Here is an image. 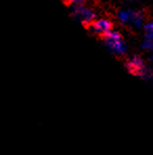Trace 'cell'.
<instances>
[{
	"instance_id": "obj_1",
	"label": "cell",
	"mask_w": 153,
	"mask_h": 155,
	"mask_svg": "<svg viewBox=\"0 0 153 155\" xmlns=\"http://www.w3.org/2000/svg\"><path fill=\"white\" fill-rule=\"evenodd\" d=\"M104 43L107 51L115 56L124 54L127 51V45L123 40V37L115 31H111L104 36Z\"/></svg>"
},
{
	"instance_id": "obj_2",
	"label": "cell",
	"mask_w": 153,
	"mask_h": 155,
	"mask_svg": "<svg viewBox=\"0 0 153 155\" xmlns=\"http://www.w3.org/2000/svg\"><path fill=\"white\" fill-rule=\"evenodd\" d=\"M70 16L75 21L85 24V25H90L97 19V15H95V11L85 6V4L70 8Z\"/></svg>"
},
{
	"instance_id": "obj_3",
	"label": "cell",
	"mask_w": 153,
	"mask_h": 155,
	"mask_svg": "<svg viewBox=\"0 0 153 155\" xmlns=\"http://www.w3.org/2000/svg\"><path fill=\"white\" fill-rule=\"evenodd\" d=\"M126 68L129 72L140 77H143L148 70V67L146 66L144 60L138 56H133L132 58H130L126 63Z\"/></svg>"
},
{
	"instance_id": "obj_4",
	"label": "cell",
	"mask_w": 153,
	"mask_h": 155,
	"mask_svg": "<svg viewBox=\"0 0 153 155\" xmlns=\"http://www.w3.org/2000/svg\"><path fill=\"white\" fill-rule=\"evenodd\" d=\"M89 29L93 34L105 36L112 31V24H111L110 20L106 19V18H99L90 24Z\"/></svg>"
},
{
	"instance_id": "obj_5",
	"label": "cell",
	"mask_w": 153,
	"mask_h": 155,
	"mask_svg": "<svg viewBox=\"0 0 153 155\" xmlns=\"http://www.w3.org/2000/svg\"><path fill=\"white\" fill-rule=\"evenodd\" d=\"M130 24H132L135 27L144 26V16L138 11L130 10Z\"/></svg>"
},
{
	"instance_id": "obj_6",
	"label": "cell",
	"mask_w": 153,
	"mask_h": 155,
	"mask_svg": "<svg viewBox=\"0 0 153 155\" xmlns=\"http://www.w3.org/2000/svg\"><path fill=\"white\" fill-rule=\"evenodd\" d=\"M116 18H118V22L122 24H130V10H121L116 14Z\"/></svg>"
},
{
	"instance_id": "obj_7",
	"label": "cell",
	"mask_w": 153,
	"mask_h": 155,
	"mask_svg": "<svg viewBox=\"0 0 153 155\" xmlns=\"http://www.w3.org/2000/svg\"><path fill=\"white\" fill-rule=\"evenodd\" d=\"M144 31H145V39L153 40V22H148L144 25Z\"/></svg>"
},
{
	"instance_id": "obj_8",
	"label": "cell",
	"mask_w": 153,
	"mask_h": 155,
	"mask_svg": "<svg viewBox=\"0 0 153 155\" xmlns=\"http://www.w3.org/2000/svg\"><path fill=\"white\" fill-rule=\"evenodd\" d=\"M143 49L148 51H153V40H149V39H145V41L141 44Z\"/></svg>"
},
{
	"instance_id": "obj_9",
	"label": "cell",
	"mask_w": 153,
	"mask_h": 155,
	"mask_svg": "<svg viewBox=\"0 0 153 155\" xmlns=\"http://www.w3.org/2000/svg\"><path fill=\"white\" fill-rule=\"evenodd\" d=\"M85 1L83 0H72V1L68 2V5L69 8H75V6H80V5H84Z\"/></svg>"
},
{
	"instance_id": "obj_10",
	"label": "cell",
	"mask_w": 153,
	"mask_h": 155,
	"mask_svg": "<svg viewBox=\"0 0 153 155\" xmlns=\"http://www.w3.org/2000/svg\"><path fill=\"white\" fill-rule=\"evenodd\" d=\"M151 61H152V62H153V54H151Z\"/></svg>"
}]
</instances>
